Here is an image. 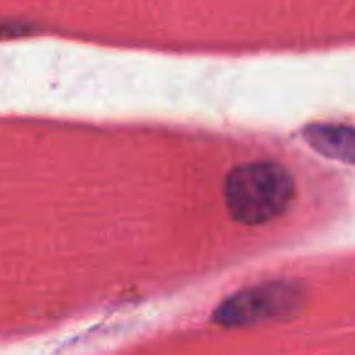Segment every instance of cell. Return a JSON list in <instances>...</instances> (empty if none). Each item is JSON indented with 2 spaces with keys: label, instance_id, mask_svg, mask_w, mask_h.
Wrapping results in <instances>:
<instances>
[{
  "label": "cell",
  "instance_id": "6da1fadb",
  "mask_svg": "<svg viewBox=\"0 0 355 355\" xmlns=\"http://www.w3.org/2000/svg\"><path fill=\"white\" fill-rule=\"evenodd\" d=\"M227 207L236 222L256 227L282 217L295 200V178L272 161L243 163L234 168L224 183Z\"/></svg>",
  "mask_w": 355,
  "mask_h": 355
},
{
  "label": "cell",
  "instance_id": "7a4b0ae2",
  "mask_svg": "<svg viewBox=\"0 0 355 355\" xmlns=\"http://www.w3.org/2000/svg\"><path fill=\"white\" fill-rule=\"evenodd\" d=\"M295 285H263L234 295L217 311L214 321L224 326H246L256 321H270L290 316L300 309Z\"/></svg>",
  "mask_w": 355,
  "mask_h": 355
},
{
  "label": "cell",
  "instance_id": "3957f363",
  "mask_svg": "<svg viewBox=\"0 0 355 355\" xmlns=\"http://www.w3.org/2000/svg\"><path fill=\"white\" fill-rule=\"evenodd\" d=\"M304 134H306V141L316 151L326 153L331 158H338L343 163H353L355 139H353V129L348 124H321V127H309Z\"/></svg>",
  "mask_w": 355,
  "mask_h": 355
}]
</instances>
